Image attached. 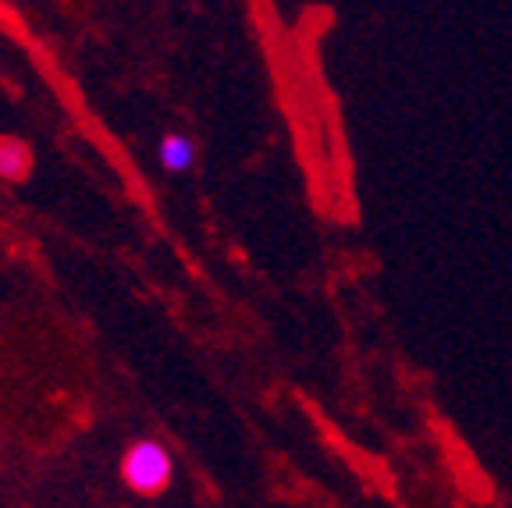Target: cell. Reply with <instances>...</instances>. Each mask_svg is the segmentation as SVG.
I'll return each instance as SVG.
<instances>
[{"instance_id":"cell-1","label":"cell","mask_w":512,"mask_h":508,"mask_svg":"<svg viewBox=\"0 0 512 508\" xmlns=\"http://www.w3.org/2000/svg\"><path fill=\"white\" fill-rule=\"evenodd\" d=\"M171 477H175V459L160 441H136L128 445L125 459H121V480L128 491L143 494V498H157L160 491H168Z\"/></svg>"},{"instance_id":"cell-2","label":"cell","mask_w":512,"mask_h":508,"mask_svg":"<svg viewBox=\"0 0 512 508\" xmlns=\"http://www.w3.org/2000/svg\"><path fill=\"white\" fill-rule=\"evenodd\" d=\"M32 175V146L18 135H0V178L11 185L29 182Z\"/></svg>"},{"instance_id":"cell-3","label":"cell","mask_w":512,"mask_h":508,"mask_svg":"<svg viewBox=\"0 0 512 508\" xmlns=\"http://www.w3.org/2000/svg\"><path fill=\"white\" fill-rule=\"evenodd\" d=\"M157 157L168 175H185V171H192V160H196V143L182 132H168L160 139Z\"/></svg>"}]
</instances>
